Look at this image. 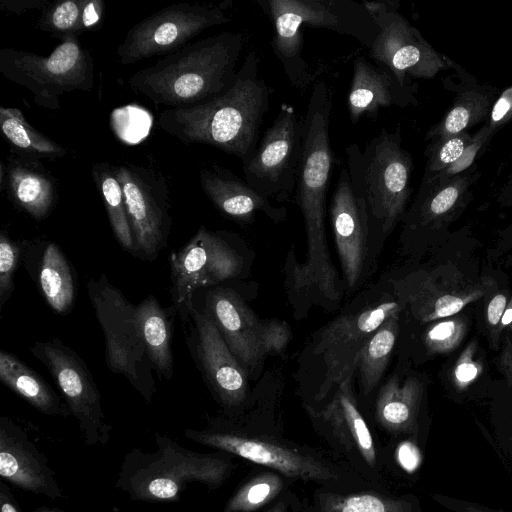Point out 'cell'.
Returning a JSON list of instances; mask_svg holds the SVG:
<instances>
[{
	"instance_id": "obj_5",
	"label": "cell",
	"mask_w": 512,
	"mask_h": 512,
	"mask_svg": "<svg viewBox=\"0 0 512 512\" xmlns=\"http://www.w3.org/2000/svg\"><path fill=\"white\" fill-rule=\"evenodd\" d=\"M155 444L153 452L133 448L122 461L114 487L133 501L177 502L192 483L217 490L237 468V457L223 451H192L160 433Z\"/></svg>"
},
{
	"instance_id": "obj_12",
	"label": "cell",
	"mask_w": 512,
	"mask_h": 512,
	"mask_svg": "<svg viewBox=\"0 0 512 512\" xmlns=\"http://www.w3.org/2000/svg\"><path fill=\"white\" fill-rule=\"evenodd\" d=\"M115 172L124 194L135 254L153 261L166 247L172 224L167 177L131 162L115 165Z\"/></svg>"
},
{
	"instance_id": "obj_6",
	"label": "cell",
	"mask_w": 512,
	"mask_h": 512,
	"mask_svg": "<svg viewBox=\"0 0 512 512\" xmlns=\"http://www.w3.org/2000/svg\"><path fill=\"white\" fill-rule=\"evenodd\" d=\"M272 22L271 46L293 87L306 90L312 83L303 58L302 27L331 30L350 36L370 49L379 28L362 2L353 0H256Z\"/></svg>"
},
{
	"instance_id": "obj_3",
	"label": "cell",
	"mask_w": 512,
	"mask_h": 512,
	"mask_svg": "<svg viewBox=\"0 0 512 512\" xmlns=\"http://www.w3.org/2000/svg\"><path fill=\"white\" fill-rule=\"evenodd\" d=\"M333 101L326 82L317 81L302 118L303 148L297 175L295 201L305 224L307 257L294 269L298 287H314L329 300H338L337 274L325 234L326 197L334 168L329 123Z\"/></svg>"
},
{
	"instance_id": "obj_46",
	"label": "cell",
	"mask_w": 512,
	"mask_h": 512,
	"mask_svg": "<svg viewBox=\"0 0 512 512\" xmlns=\"http://www.w3.org/2000/svg\"><path fill=\"white\" fill-rule=\"evenodd\" d=\"M504 341L497 359V367L512 390V321L503 331Z\"/></svg>"
},
{
	"instance_id": "obj_38",
	"label": "cell",
	"mask_w": 512,
	"mask_h": 512,
	"mask_svg": "<svg viewBox=\"0 0 512 512\" xmlns=\"http://www.w3.org/2000/svg\"><path fill=\"white\" fill-rule=\"evenodd\" d=\"M423 336L424 346L429 354H447L463 342L469 327V319L461 312L434 321Z\"/></svg>"
},
{
	"instance_id": "obj_7",
	"label": "cell",
	"mask_w": 512,
	"mask_h": 512,
	"mask_svg": "<svg viewBox=\"0 0 512 512\" xmlns=\"http://www.w3.org/2000/svg\"><path fill=\"white\" fill-rule=\"evenodd\" d=\"M400 129H383L364 150L346 148L351 184L364 199L370 223L388 234L405 217L411 196L413 160L402 148Z\"/></svg>"
},
{
	"instance_id": "obj_39",
	"label": "cell",
	"mask_w": 512,
	"mask_h": 512,
	"mask_svg": "<svg viewBox=\"0 0 512 512\" xmlns=\"http://www.w3.org/2000/svg\"><path fill=\"white\" fill-rule=\"evenodd\" d=\"M473 135L461 132L430 140L424 152L426 164L423 177H433L456 162L472 141Z\"/></svg>"
},
{
	"instance_id": "obj_42",
	"label": "cell",
	"mask_w": 512,
	"mask_h": 512,
	"mask_svg": "<svg viewBox=\"0 0 512 512\" xmlns=\"http://www.w3.org/2000/svg\"><path fill=\"white\" fill-rule=\"evenodd\" d=\"M509 298L507 290L495 291L490 295L485 307L484 320L490 346L498 349L502 343V317Z\"/></svg>"
},
{
	"instance_id": "obj_22",
	"label": "cell",
	"mask_w": 512,
	"mask_h": 512,
	"mask_svg": "<svg viewBox=\"0 0 512 512\" xmlns=\"http://www.w3.org/2000/svg\"><path fill=\"white\" fill-rule=\"evenodd\" d=\"M329 215L346 283L354 288L363 271L371 223L365 201L353 188L347 168L340 172Z\"/></svg>"
},
{
	"instance_id": "obj_1",
	"label": "cell",
	"mask_w": 512,
	"mask_h": 512,
	"mask_svg": "<svg viewBox=\"0 0 512 512\" xmlns=\"http://www.w3.org/2000/svg\"><path fill=\"white\" fill-rule=\"evenodd\" d=\"M184 436L216 451L274 469L295 483H313L316 487L341 491L374 488L329 450L285 438L281 427L267 415L212 418L203 429H185Z\"/></svg>"
},
{
	"instance_id": "obj_21",
	"label": "cell",
	"mask_w": 512,
	"mask_h": 512,
	"mask_svg": "<svg viewBox=\"0 0 512 512\" xmlns=\"http://www.w3.org/2000/svg\"><path fill=\"white\" fill-rule=\"evenodd\" d=\"M195 352L209 386L225 411V417L243 414L248 394L246 370L234 356L215 323L204 312L192 309Z\"/></svg>"
},
{
	"instance_id": "obj_2",
	"label": "cell",
	"mask_w": 512,
	"mask_h": 512,
	"mask_svg": "<svg viewBox=\"0 0 512 512\" xmlns=\"http://www.w3.org/2000/svg\"><path fill=\"white\" fill-rule=\"evenodd\" d=\"M272 93L259 74V58L252 50L223 94L193 107L164 110L158 124L186 145L213 146L238 157L244 166L259 144V130Z\"/></svg>"
},
{
	"instance_id": "obj_13",
	"label": "cell",
	"mask_w": 512,
	"mask_h": 512,
	"mask_svg": "<svg viewBox=\"0 0 512 512\" xmlns=\"http://www.w3.org/2000/svg\"><path fill=\"white\" fill-rule=\"evenodd\" d=\"M30 350L49 370L62 392L78 422L85 446L107 444L112 426L107 422L99 390L83 359L56 338L37 341Z\"/></svg>"
},
{
	"instance_id": "obj_23",
	"label": "cell",
	"mask_w": 512,
	"mask_h": 512,
	"mask_svg": "<svg viewBox=\"0 0 512 512\" xmlns=\"http://www.w3.org/2000/svg\"><path fill=\"white\" fill-rule=\"evenodd\" d=\"M0 476L23 491L52 500L64 497L48 458L27 433L6 416L0 417Z\"/></svg>"
},
{
	"instance_id": "obj_25",
	"label": "cell",
	"mask_w": 512,
	"mask_h": 512,
	"mask_svg": "<svg viewBox=\"0 0 512 512\" xmlns=\"http://www.w3.org/2000/svg\"><path fill=\"white\" fill-rule=\"evenodd\" d=\"M424 382L410 376L391 377L380 389L375 402L374 419L391 443L411 440L419 444L422 432Z\"/></svg>"
},
{
	"instance_id": "obj_24",
	"label": "cell",
	"mask_w": 512,
	"mask_h": 512,
	"mask_svg": "<svg viewBox=\"0 0 512 512\" xmlns=\"http://www.w3.org/2000/svg\"><path fill=\"white\" fill-rule=\"evenodd\" d=\"M415 85L403 86L387 68L358 56L347 94L350 120L356 124L362 117L375 118L381 108L405 107L416 102Z\"/></svg>"
},
{
	"instance_id": "obj_36",
	"label": "cell",
	"mask_w": 512,
	"mask_h": 512,
	"mask_svg": "<svg viewBox=\"0 0 512 512\" xmlns=\"http://www.w3.org/2000/svg\"><path fill=\"white\" fill-rule=\"evenodd\" d=\"M91 175L101 195L114 236L124 249L135 253L124 194L115 172V165L97 162L92 166Z\"/></svg>"
},
{
	"instance_id": "obj_27",
	"label": "cell",
	"mask_w": 512,
	"mask_h": 512,
	"mask_svg": "<svg viewBox=\"0 0 512 512\" xmlns=\"http://www.w3.org/2000/svg\"><path fill=\"white\" fill-rule=\"evenodd\" d=\"M0 188L16 208L36 220L47 217L58 199L56 179L41 161L13 152L1 161Z\"/></svg>"
},
{
	"instance_id": "obj_26",
	"label": "cell",
	"mask_w": 512,
	"mask_h": 512,
	"mask_svg": "<svg viewBox=\"0 0 512 512\" xmlns=\"http://www.w3.org/2000/svg\"><path fill=\"white\" fill-rule=\"evenodd\" d=\"M199 181L214 207L230 219L247 223L260 211L276 222L286 217L284 207H275L269 198L260 194L245 180L216 163L207 164L200 169Z\"/></svg>"
},
{
	"instance_id": "obj_9",
	"label": "cell",
	"mask_w": 512,
	"mask_h": 512,
	"mask_svg": "<svg viewBox=\"0 0 512 512\" xmlns=\"http://www.w3.org/2000/svg\"><path fill=\"white\" fill-rule=\"evenodd\" d=\"M0 72L9 81L29 90L34 102L58 110L60 97L72 91H90L94 61L78 37L61 41L47 56L14 48L0 50Z\"/></svg>"
},
{
	"instance_id": "obj_45",
	"label": "cell",
	"mask_w": 512,
	"mask_h": 512,
	"mask_svg": "<svg viewBox=\"0 0 512 512\" xmlns=\"http://www.w3.org/2000/svg\"><path fill=\"white\" fill-rule=\"evenodd\" d=\"M431 499L451 512H512L441 493L432 494Z\"/></svg>"
},
{
	"instance_id": "obj_8",
	"label": "cell",
	"mask_w": 512,
	"mask_h": 512,
	"mask_svg": "<svg viewBox=\"0 0 512 512\" xmlns=\"http://www.w3.org/2000/svg\"><path fill=\"white\" fill-rule=\"evenodd\" d=\"M351 378L344 380L328 402L306 407L316 433L329 451L346 462L372 487L390 491V452L373 433L352 391Z\"/></svg>"
},
{
	"instance_id": "obj_35",
	"label": "cell",
	"mask_w": 512,
	"mask_h": 512,
	"mask_svg": "<svg viewBox=\"0 0 512 512\" xmlns=\"http://www.w3.org/2000/svg\"><path fill=\"white\" fill-rule=\"evenodd\" d=\"M41 292L49 306L59 314L69 312L75 299V281L70 264L54 242L44 246L38 268Z\"/></svg>"
},
{
	"instance_id": "obj_49",
	"label": "cell",
	"mask_w": 512,
	"mask_h": 512,
	"mask_svg": "<svg viewBox=\"0 0 512 512\" xmlns=\"http://www.w3.org/2000/svg\"><path fill=\"white\" fill-rule=\"evenodd\" d=\"M489 255L494 261L503 257L512 258V223L498 232L495 247L490 250Z\"/></svg>"
},
{
	"instance_id": "obj_43",
	"label": "cell",
	"mask_w": 512,
	"mask_h": 512,
	"mask_svg": "<svg viewBox=\"0 0 512 512\" xmlns=\"http://www.w3.org/2000/svg\"><path fill=\"white\" fill-rule=\"evenodd\" d=\"M492 136L493 134L485 123V125L473 135L472 141L466 147L460 158L436 176L452 177L470 169L475 159L488 144Z\"/></svg>"
},
{
	"instance_id": "obj_18",
	"label": "cell",
	"mask_w": 512,
	"mask_h": 512,
	"mask_svg": "<svg viewBox=\"0 0 512 512\" xmlns=\"http://www.w3.org/2000/svg\"><path fill=\"white\" fill-rule=\"evenodd\" d=\"M400 311L398 302L385 301L341 316L322 330L314 353L322 360L324 380L314 395L315 404L311 407L325 401L334 386L338 387L352 377L369 339L385 321Z\"/></svg>"
},
{
	"instance_id": "obj_20",
	"label": "cell",
	"mask_w": 512,
	"mask_h": 512,
	"mask_svg": "<svg viewBox=\"0 0 512 512\" xmlns=\"http://www.w3.org/2000/svg\"><path fill=\"white\" fill-rule=\"evenodd\" d=\"M480 177L468 169L452 177H422L417 196L404 217V233L423 240H440L472 200Z\"/></svg>"
},
{
	"instance_id": "obj_37",
	"label": "cell",
	"mask_w": 512,
	"mask_h": 512,
	"mask_svg": "<svg viewBox=\"0 0 512 512\" xmlns=\"http://www.w3.org/2000/svg\"><path fill=\"white\" fill-rule=\"evenodd\" d=\"M399 314L385 321L369 339L363 348L357 368L360 374L361 392L369 394L379 383L394 349Z\"/></svg>"
},
{
	"instance_id": "obj_10",
	"label": "cell",
	"mask_w": 512,
	"mask_h": 512,
	"mask_svg": "<svg viewBox=\"0 0 512 512\" xmlns=\"http://www.w3.org/2000/svg\"><path fill=\"white\" fill-rule=\"evenodd\" d=\"M87 291L95 316L105 338V361L109 370L122 374L150 403L156 391L154 369L148 358L136 306L111 284L105 274L87 282Z\"/></svg>"
},
{
	"instance_id": "obj_44",
	"label": "cell",
	"mask_w": 512,
	"mask_h": 512,
	"mask_svg": "<svg viewBox=\"0 0 512 512\" xmlns=\"http://www.w3.org/2000/svg\"><path fill=\"white\" fill-rule=\"evenodd\" d=\"M512 119V85L506 88L495 100L487 126L494 135L501 127Z\"/></svg>"
},
{
	"instance_id": "obj_52",
	"label": "cell",
	"mask_w": 512,
	"mask_h": 512,
	"mask_svg": "<svg viewBox=\"0 0 512 512\" xmlns=\"http://www.w3.org/2000/svg\"><path fill=\"white\" fill-rule=\"evenodd\" d=\"M497 200L502 207H508L512 205V173L504 184L503 188L500 190Z\"/></svg>"
},
{
	"instance_id": "obj_17",
	"label": "cell",
	"mask_w": 512,
	"mask_h": 512,
	"mask_svg": "<svg viewBox=\"0 0 512 512\" xmlns=\"http://www.w3.org/2000/svg\"><path fill=\"white\" fill-rule=\"evenodd\" d=\"M205 312L246 371L253 370L266 354L284 350L289 342L285 322L260 320L230 288L209 291Z\"/></svg>"
},
{
	"instance_id": "obj_48",
	"label": "cell",
	"mask_w": 512,
	"mask_h": 512,
	"mask_svg": "<svg viewBox=\"0 0 512 512\" xmlns=\"http://www.w3.org/2000/svg\"><path fill=\"white\" fill-rule=\"evenodd\" d=\"M302 499L291 489L260 512H301Z\"/></svg>"
},
{
	"instance_id": "obj_19",
	"label": "cell",
	"mask_w": 512,
	"mask_h": 512,
	"mask_svg": "<svg viewBox=\"0 0 512 512\" xmlns=\"http://www.w3.org/2000/svg\"><path fill=\"white\" fill-rule=\"evenodd\" d=\"M372 18L379 33L369 49V56L375 64L391 71L401 85H411L409 78L431 79L454 66L455 63L437 52L398 10Z\"/></svg>"
},
{
	"instance_id": "obj_30",
	"label": "cell",
	"mask_w": 512,
	"mask_h": 512,
	"mask_svg": "<svg viewBox=\"0 0 512 512\" xmlns=\"http://www.w3.org/2000/svg\"><path fill=\"white\" fill-rule=\"evenodd\" d=\"M102 0H60L50 2L41 12L36 27L63 41L98 29L104 20Z\"/></svg>"
},
{
	"instance_id": "obj_29",
	"label": "cell",
	"mask_w": 512,
	"mask_h": 512,
	"mask_svg": "<svg viewBox=\"0 0 512 512\" xmlns=\"http://www.w3.org/2000/svg\"><path fill=\"white\" fill-rule=\"evenodd\" d=\"M0 379L39 412L58 417L71 415L67 404L37 372L5 350L0 352Z\"/></svg>"
},
{
	"instance_id": "obj_40",
	"label": "cell",
	"mask_w": 512,
	"mask_h": 512,
	"mask_svg": "<svg viewBox=\"0 0 512 512\" xmlns=\"http://www.w3.org/2000/svg\"><path fill=\"white\" fill-rule=\"evenodd\" d=\"M484 370V359L476 339L470 341L461 351L448 372L449 385L456 393L468 390L480 379Z\"/></svg>"
},
{
	"instance_id": "obj_11",
	"label": "cell",
	"mask_w": 512,
	"mask_h": 512,
	"mask_svg": "<svg viewBox=\"0 0 512 512\" xmlns=\"http://www.w3.org/2000/svg\"><path fill=\"white\" fill-rule=\"evenodd\" d=\"M223 5L176 3L158 10L127 31L116 50L118 62L131 65L180 50L205 29L230 21Z\"/></svg>"
},
{
	"instance_id": "obj_16",
	"label": "cell",
	"mask_w": 512,
	"mask_h": 512,
	"mask_svg": "<svg viewBox=\"0 0 512 512\" xmlns=\"http://www.w3.org/2000/svg\"><path fill=\"white\" fill-rule=\"evenodd\" d=\"M460 268L448 260L433 270L416 271L401 282L403 301L418 321L429 323L456 315L498 289L493 277L472 276Z\"/></svg>"
},
{
	"instance_id": "obj_41",
	"label": "cell",
	"mask_w": 512,
	"mask_h": 512,
	"mask_svg": "<svg viewBox=\"0 0 512 512\" xmlns=\"http://www.w3.org/2000/svg\"><path fill=\"white\" fill-rule=\"evenodd\" d=\"M20 244L11 240L8 233H0V310L10 298L13 290V278L17 270Z\"/></svg>"
},
{
	"instance_id": "obj_31",
	"label": "cell",
	"mask_w": 512,
	"mask_h": 512,
	"mask_svg": "<svg viewBox=\"0 0 512 512\" xmlns=\"http://www.w3.org/2000/svg\"><path fill=\"white\" fill-rule=\"evenodd\" d=\"M497 89L477 84L462 88L442 119L426 133V140L444 138L461 132L488 119L496 100Z\"/></svg>"
},
{
	"instance_id": "obj_32",
	"label": "cell",
	"mask_w": 512,
	"mask_h": 512,
	"mask_svg": "<svg viewBox=\"0 0 512 512\" xmlns=\"http://www.w3.org/2000/svg\"><path fill=\"white\" fill-rule=\"evenodd\" d=\"M294 483L274 469L253 464L226 501L223 512L262 511L291 490Z\"/></svg>"
},
{
	"instance_id": "obj_53",
	"label": "cell",
	"mask_w": 512,
	"mask_h": 512,
	"mask_svg": "<svg viewBox=\"0 0 512 512\" xmlns=\"http://www.w3.org/2000/svg\"><path fill=\"white\" fill-rule=\"evenodd\" d=\"M32 512H64V511L61 509H58V508L40 506V507L35 508Z\"/></svg>"
},
{
	"instance_id": "obj_34",
	"label": "cell",
	"mask_w": 512,
	"mask_h": 512,
	"mask_svg": "<svg viewBox=\"0 0 512 512\" xmlns=\"http://www.w3.org/2000/svg\"><path fill=\"white\" fill-rule=\"evenodd\" d=\"M0 130L11 152L33 160L62 158L67 149L28 123L18 108L0 107Z\"/></svg>"
},
{
	"instance_id": "obj_28",
	"label": "cell",
	"mask_w": 512,
	"mask_h": 512,
	"mask_svg": "<svg viewBox=\"0 0 512 512\" xmlns=\"http://www.w3.org/2000/svg\"><path fill=\"white\" fill-rule=\"evenodd\" d=\"M301 512H422L412 494H393L376 488L341 491L316 487L302 499Z\"/></svg>"
},
{
	"instance_id": "obj_50",
	"label": "cell",
	"mask_w": 512,
	"mask_h": 512,
	"mask_svg": "<svg viewBox=\"0 0 512 512\" xmlns=\"http://www.w3.org/2000/svg\"><path fill=\"white\" fill-rule=\"evenodd\" d=\"M0 512H22L19 503L4 480H0Z\"/></svg>"
},
{
	"instance_id": "obj_33",
	"label": "cell",
	"mask_w": 512,
	"mask_h": 512,
	"mask_svg": "<svg viewBox=\"0 0 512 512\" xmlns=\"http://www.w3.org/2000/svg\"><path fill=\"white\" fill-rule=\"evenodd\" d=\"M138 325L143 343L154 370L170 380L173 358L170 346V323L158 300L149 295L136 306Z\"/></svg>"
},
{
	"instance_id": "obj_4",
	"label": "cell",
	"mask_w": 512,
	"mask_h": 512,
	"mask_svg": "<svg viewBox=\"0 0 512 512\" xmlns=\"http://www.w3.org/2000/svg\"><path fill=\"white\" fill-rule=\"evenodd\" d=\"M245 42L241 32L206 37L138 70L128 85L155 105L170 109L203 104L231 86Z\"/></svg>"
},
{
	"instance_id": "obj_14",
	"label": "cell",
	"mask_w": 512,
	"mask_h": 512,
	"mask_svg": "<svg viewBox=\"0 0 512 512\" xmlns=\"http://www.w3.org/2000/svg\"><path fill=\"white\" fill-rule=\"evenodd\" d=\"M303 148L302 119L293 106L282 104L248 164L244 180L276 202L290 201L296 189Z\"/></svg>"
},
{
	"instance_id": "obj_15",
	"label": "cell",
	"mask_w": 512,
	"mask_h": 512,
	"mask_svg": "<svg viewBox=\"0 0 512 512\" xmlns=\"http://www.w3.org/2000/svg\"><path fill=\"white\" fill-rule=\"evenodd\" d=\"M170 266L173 306L185 321L191 315L195 291L238 276L242 258L224 233L200 226L185 246L171 254Z\"/></svg>"
},
{
	"instance_id": "obj_51",
	"label": "cell",
	"mask_w": 512,
	"mask_h": 512,
	"mask_svg": "<svg viewBox=\"0 0 512 512\" xmlns=\"http://www.w3.org/2000/svg\"><path fill=\"white\" fill-rule=\"evenodd\" d=\"M362 3L371 17L399 8L397 0L363 1Z\"/></svg>"
},
{
	"instance_id": "obj_47",
	"label": "cell",
	"mask_w": 512,
	"mask_h": 512,
	"mask_svg": "<svg viewBox=\"0 0 512 512\" xmlns=\"http://www.w3.org/2000/svg\"><path fill=\"white\" fill-rule=\"evenodd\" d=\"M49 3L48 0H1L0 10L21 15L31 10H43Z\"/></svg>"
}]
</instances>
